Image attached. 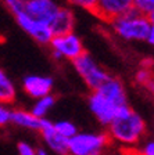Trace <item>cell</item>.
Returning <instances> with one entry per match:
<instances>
[{
    "mask_svg": "<svg viewBox=\"0 0 154 155\" xmlns=\"http://www.w3.org/2000/svg\"><path fill=\"white\" fill-rule=\"evenodd\" d=\"M146 132V122L129 105L122 107L117 116L107 126L110 141L122 145L124 148H135Z\"/></svg>",
    "mask_w": 154,
    "mask_h": 155,
    "instance_id": "obj_1",
    "label": "cell"
},
{
    "mask_svg": "<svg viewBox=\"0 0 154 155\" xmlns=\"http://www.w3.org/2000/svg\"><path fill=\"white\" fill-rule=\"evenodd\" d=\"M108 24L111 25L112 32L121 39L138 40V42H145L151 26L147 17L135 10H131L124 15L110 21Z\"/></svg>",
    "mask_w": 154,
    "mask_h": 155,
    "instance_id": "obj_2",
    "label": "cell"
},
{
    "mask_svg": "<svg viewBox=\"0 0 154 155\" xmlns=\"http://www.w3.org/2000/svg\"><path fill=\"white\" fill-rule=\"evenodd\" d=\"M110 145L107 133H79L68 139L67 155H103Z\"/></svg>",
    "mask_w": 154,
    "mask_h": 155,
    "instance_id": "obj_3",
    "label": "cell"
},
{
    "mask_svg": "<svg viewBox=\"0 0 154 155\" xmlns=\"http://www.w3.org/2000/svg\"><path fill=\"white\" fill-rule=\"evenodd\" d=\"M72 64H74V68H75V71L78 72V75L82 78V81L85 82V84H86L92 91L96 90L103 82H106L107 79L111 76V75H110L104 68L100 67V65L94 61V58L86 51L82 55H79L77 60H74Z\"/></svg>",
    "mask_w": 154,
    "mask_h": 155,
    "instance_id": "obj_4",
    "label": "cell"
},
{
    "mask_svg": "<svg viewBox=\"0 0 154 155\" xmlns=\"http://www.w3.org/2000/svg\"><path fill=\"white\" fill-rule=\"evenodd\" d=\"M49 46H50L53 55L56 58L71 62L85 53L84 43H82L80 38L75 32L53 36Z\"/></svg>",
    "mask_w": 154,
    "mask_h": 155,
    "instance_id": "obj_5",
    "label": "cell"
},
{
    "mask_svg": "<svg viewBox=\"0 0 154 155\" xmlns=\"http://www.w3.org/2000/svg\"><path fill=\"white\" fill-rule=\"evenodd\" d=\"M14 18H15L17 24L19 25V28L22 29L24 32L28 33L33 40H36L39 45H49L50 40L53 39L50 26L47 24H43L40 21H38V19L32 18L25 11L15 14Z\"/></svg>",
    "mask_w": 154,
    "mask_h": 155,
    "instance_id": "obj_6",
    "label": "cell"
},
{
    "mask_svg": "<svg viewBox=\"0 0 154 155\" xmlns=\"http://www.w3.org/2000/svg\"><path fill=\"white\" fill-rule=\"evenodd\" d=\"M89 108L92 111V114L94 115V118L101 125L108 126L122 107H118L117 104L111 103L106 97H103L99 91L93 90L92 94L89 96Z\"/></svg>",
    "mask_w": 154,
    "mask_h": 155,
    "instance_id": "obj_7",
    "label": "cell"
},
{
    "mask_svg": "<svg viewBox=\"0 0 154 155\" xmlns=\"http://www.w3.org/2000/svg\"><path fill=\"white\" fill-rule=\"evenodd\" d=\"M131 10H133V0H97L93 14L104 22H110Z\"/></svg>",
    "mask_w": 154,
    "mask_h": 155,
    "instance_id": "obj_8",
    "label": "cell"
},
{
    "mask_svg": "<svg viewBox=\"0 0 154 155\" xmlns=\"http://www.w3.org/2000/svg\"><path fill=\"white\" fill-rule=\"evenodd\" d=\"M60 4L54 0H25V13L43 24H50Z\"/></svg>",
    "mask_w": 154,
    "mask_h": 155,
    "instance_id": "obj_9",
    "label": "cell"
},
{
    "mask_svg": "<svg viewBox=\"0 0 154 155\" xmlns=\"http://www.w3.org/2000/svg\"><path fill=\"white\" fill-rule=\"evenodd\" d=\"M22 89L29 97L35 100L51 94L53 79L45 75H26L22 81Z\"/></svg>",
    "mask_w": 154,
    "mask_h": 155,
    "instance_id": "obj_10",
    "label": "cell"
},
{
    "mask_svg": "<svg viewBox=\"0 0 154 155\" xmlns=\"http://www.w3.org/2000/svg\"><path fill=\"white\" fill-rule=\"evenodd\" d=\"M96 91H99L103 97H106L107 100L117 104L118 107L128 105L125 86H124V83L119 79H117L114 76H110L106 82H103L96 89Z\"/></svg>",
    "mask_w": 154,
    "mask_h": 155,
    "instance_id": "obj_11",
    "label": "cell"
},
{
    "mask_svg": "<svg viewBox=\"0 0 154 155\" xmlns=\"http://www.w3.org/2000/svg\"><path fill=\"white\" fill-rule=\"evenodd\" d=\"M51 29L53 36L63 35V33H70L74 32L75 28V14L70 7H63L60 6L57 10V13L54 14L53 19L49 24Z\"/></svg>",
    "mask_w": 154,
    "mask_h": 155,
    "instance_id": "obj_12",
    "label": "cell"
},
{
    "mask_svg": "<svg viewBox=\"0 0 154 155\" xmlns=\"http://www.w3.org/2000/svg\"><path fill=\"white\" fill-rule=\"evenodd\" d=\"M39 132L42 134V139H43V141H45V144L47 145L51 151L56 152V154H60V155H67L68 139L63 137L61 134H58V133L56 132L54 126H53V122L45 119L42 129L39 130Z\"/></svg>",
    "mask_w": 154,
    "mask_h": 155,
    "instance_id": "obj_13",
    "label": "cell"
},
{
    "mask_svg": "<svg viewBox=\"0 0 154 155\" xmlns=\"http://www.w3.org/2000/svg\"><path fill=\"white\" fill-rule=\"evenodd\" d=\"M45 119H40L38 116H35L31 111L22 110V108H15L11 110V118H10V123H13L15 126L24 127V129L29 130H39L42 129Z\"/></svg>",
    "mask_w": 154,
    "mask_h": 155,
    "instance_id": "obj_14",
    "label": "cell"
},
{
    "mask_svg": "<svg viewBox=\"0 0 154 155\" xmlns=\"http://www.w3.org/2000/svg\"><path fill=\"white\" fill-rule=\"evenodd\" d=\"M17 87L3 68H0V103L10 105L15 101Z\"/></svg>",
    "mask_w": 154,
    "mask_h": 155,
    "instance_id": "obj_15",
    "label": "cell"
},
{
    "mask_svg": "<svg viewBox=\"0 0 154 155\" xmlns=\"http://www.w3.org/2000/svg\"><path fill=\"white\" fill-rule=\"evenodd\" d=\"M54 104H56V98L53 94L40 97V98H38V100L35 101V104L32 105L31 112H32L35 116L40 118V119H46V115L51 111V108L54 107Z\"/></svg>",
    "mask_w": 154,
    "mask_h": 155,
    "instance_id": "obj_16",
    "label": "cell"
},
{
    "mask_svg": "<svg viewBox=\"0 0 154 155\" xmlns=\"http://www.w3.org/2000/svg\"><path fill=\"white\" fill-rule=\"evenodd\" d=\"M135 79L139 84L145 86L149 91L154 93V76H153V74H151L150 68H146V67L140 68V69L136 72Z\"/></svg>",
    "mask_w": 154,
    "mask_h": 155,
    "instance_id": "obj_17",
    "label": "cell"
},
{
    "mask_svg": "<svg viewBox=\"0 0 154 155\" xmlns=\"http://www.w3.org/2000/svg\"><path fill=\"white\" fill-rule=\"evenodd\" d=\"M53 126H54L56 132L58 134H61L63 137H65V139H71L72 136H75L78 133L77 126L71 122V120H65V119L58 120V122L53 123Z\"/></svg>",
    "mask_w": 154,
    "mask_h": 155,
    "instance_id": "obj_18",
    "label": "cell"
},
{
    "mask_svg": "<svg viewBox=\"0 0 154 155\" xmlns=\"http://www.w3.org/2000/svg\"><path fill=\"white\" fill-rule=\"evenodd\" d=\"M133 10L147 17L154 10V0H133Z\"/></svg>",
    "mask_w": 154,
    "mask_h": 155,
    "instance_id": "obj_19",
    "label": "cell"
},
{
    "mask_svg": "<svg viewBox=\"0 0 154 155\" xmlns=\"http://www.w3.org/2000/svg\"><path fill=\"white\" fill-rule=\"evenodd\" d=\"M3 3L13 15L25 11V0H3Z\"/></svg>",
    "mask_w": 154,
    "mask_h": 155,
    "instance_id": "obj_20",
    "label": "cell"
},
{
    "mask_svg": "<svg viewBox=\"0 0 154 155\" xmlns=\"http://www.w3.org/2000/svg\"><path fill=\"white\" fill-rule=\"evenodd\" d=\"M67 2L71 6L79 7V8H84V10H86V11L93 13L97 0H67Z\"/></svg>",
    "mask_w": 154,
    "mask_h": 155,
    "instance_id": "obj_21",
    "label": "cell"
},
{
    "mask_svg": "<svg viewBox=\"0 0 154 155\" xmlns=\"http://www.w3.org/2000/svg\"><path fill=\"white\" fill-rule=\"evenodd\" d=\"M10 118H11V108L6 104L0 103V127L9 125Z\"/></svg>",
    "mask_w": 154,
    "mask_h": 155,
    "instance_id": "obj_22",
    "label": "cell"
},
{
    "mask_svg": "<svg viewBox=\"0 0 154 155\" xmlns=\"http://www.w3.org/2000/svg\"><path fill=\"white\" fill-rule=\"evenodd\" d=\"M17 148H18V155H36V150L25 141H19Z\"/></svg>",
    "mask_w": 154,
    "mask_h": 155,
    "instance_id": "obj_23",
    "label": "cell"
},
{
    "mask_svg": "<svg viewBox=\"0 0 154 155\" xmlns=\"http://www.w3.org/2000/svg\"><path fill=\"white\" fill-rule=\"evenodd\" d=\"M139 155H154V141H147L138 150Z\"/></svg>",
    "mask_w": 154,
    "mask_h": 155,
    "instance_id": "obj_24",
    "label": "cell"
},
{
    "mask_svg": "<svg viewBox=\"0 0 154 155\" xmlns=\"http://www.w3.org/2000/svg\"><path fill=\"white\" fill-rule=\"evenodd\" d=\"M146 43H149L150 46H154V26L151 25L150 29H149V32H147V36H146Z\"/></svg>",
    "mask_w": 154,
    "mask_h": 155,
    "instance_id": "obj_25",
    "label": "cell"
},
{
    "mask_svg": "<svg viewBox=\"0 0 154 155\" xmlns=\"http://www.w3.org/2000/svg\"><path fill=\"white\" fill-rule=\"evenodd\" d=\"M124 155H139V154H138V150L135 148H125L124 150Z\"/></svg>",
    "mask_w": 154,
    "mask_h": 155,
    "instance_id": "obj_26",
    "label": "cell"
},
{
    "mask_svg": "<svg viewBox=\"0 0 154 155\" xmlns=\"http://www.w3.org/2000/svg\"><path fill=\"white\" fill-rule=\"evenodd\" d=\"M36 155H49V152L45 148H38L36 150Z\"/></svg>",
    "mask_w": 154,
    "mask_h": 155,
    "instance_id": "obj_27",
    "label": "cell"
},
{
    "mask_svg": "<svg viewBox=\"0 0 154 155\" xmlns=\"http://www.w3.org/2000/svg\"><path fill=\"white\" fill-rule=\"evenodd\" d=\"M147 18H149V21H150L151 25L154 26V10H153V11H151V13L147 15Z\"/></svg>",
    "mask_w": 154,
    "mask_h": 155,
    "instance_id": "obj_28",
    "label": "cell"
}]
</instances>
